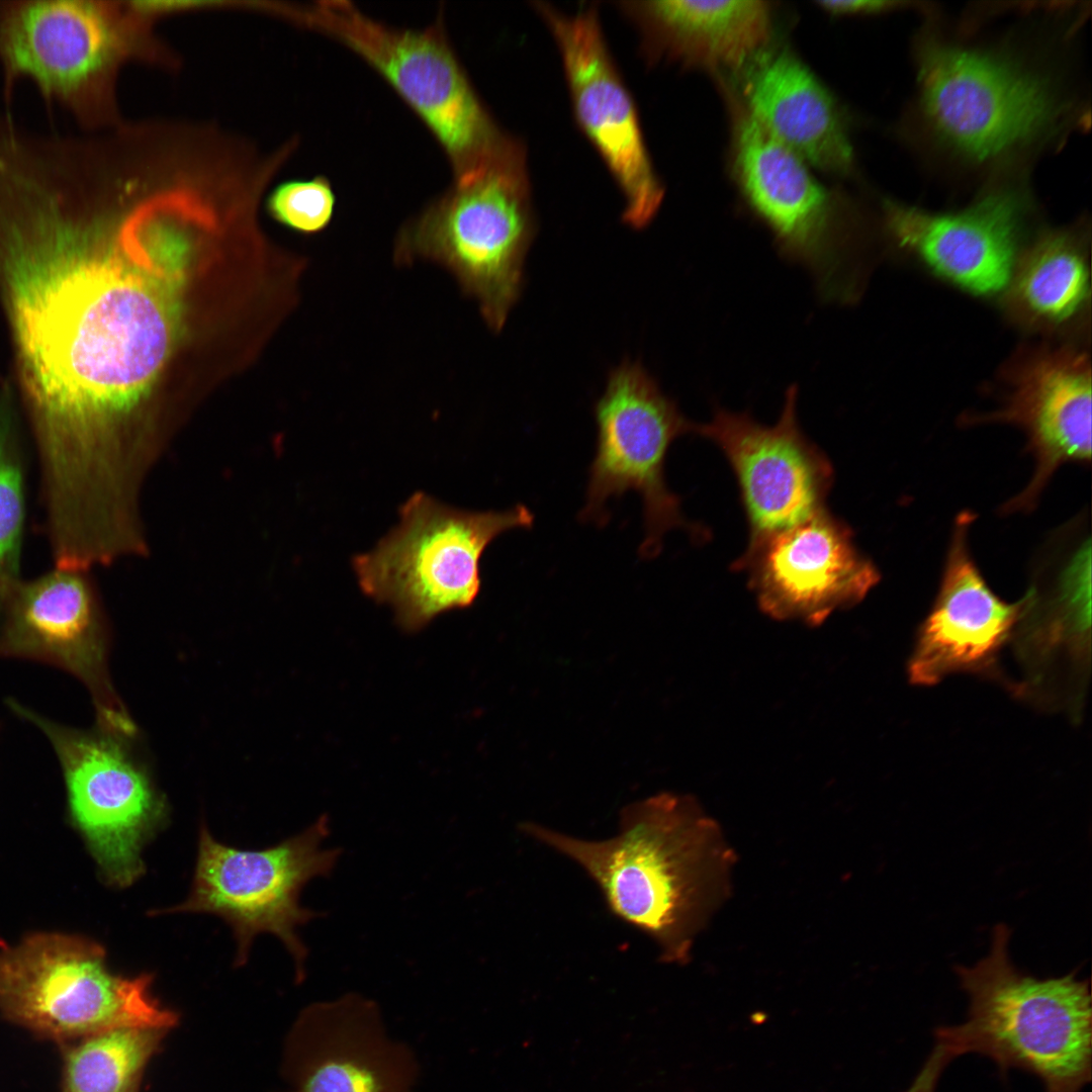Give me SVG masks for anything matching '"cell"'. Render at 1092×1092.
Wrapping results in <instances>:
<instances>
[{
    "instance_id": "cell-1",
    "label": "cell",
    "mask_w": 1092,
    "mask_h": 1092,
    "mask_svg": "<svg viewBox=\"0 0 1092 1092\" xmlns=\"http://www.w3.org/2000/svg\"><path fill=\"white\" fill-rule=\"evenodd\" d=\"M0 251L40 476L117 472L138 454L123 424L173 342L164 271L118 214L43 188L0 208Z\"/></svg>"
},
{
    "instance_id": "cell-11",
    "label": "cell",
    "mask_w": 1092,
    "mask_h": 1092,
    "mask_svg": "<svg viewBox=\"0 0 1092 1092\" xmlns=\"http://www.w3.org/2000/svg\"><path fill=\"white\" fill-rule=\"evenodd\" d=\"M595 419L597 449L579 518L605 524L608 502L633 490L643 502L642 558L656 557L664 535L673 529L705 540V530L686 520L680 499L669 490L664 475L670 445L681 435L695 434L697 424L680 414L640 363L630 361L610 373L595 405Z\"/></svg>"
},
{
    "instance_id": "cell-18",
    "label": "cell",
    "mask_w": 1092,
    "mask_h": 1092,
    "mask_svg": "<svg viewBox=\"0 0 1092 1092\" xmlns=\"http://www.w3.org/2000/svg\"><path fill=\"white\" fill-rule=\"evenodd\" d=\"M732 567L747 571L765 615L814 627L859 604L881 580L850 528L827 509L747 546Z\"/></svg>"
},
{
    "instance_id": "cell-28",
    "label": "cell",
    "mask_w": 1092,
    "mask_h": 1092,
    "mask_svg": "<svg viewBox=\"0 0 1092 1092\" xmlns=\"http://www.w3.org/2000/svg\"><path fill=\"white\" fill-rule=\"evenodd\" d=\"M336 197L328 179L288 180L267 198L270 215L295 232L311 235L326 229L333 217Z\"/></svg>"
},
{
    "instance_id": "cell-30",
    "label": "cell",
    "mask_w": 1092,
    "mask_h": 1092,
    "mask_svg": "<svg viewBox=\"0 0 1092 1092\" xmlns=\"http://www.w3.org/2000/svg\"><path fill=\"white\" fill-rule=\"evenodd\" d=\"M819 6L831 14H871L898 9L905 2L877 0L819 1Z\"/></svg>"
},
{
    "instance_id": "cell-7",
    "label": "cell",
    "mask_w": 1092,
    "mask_h": 1092,
    "mask_svg": "<svg viewBox=\"0 0 1092 1092\" xmlns=\"http://www.w3.org/2000/svg\"><path fill=\"white\" fill-rule=\"evenodd\" d=\"M400 523L370 552L352 560L361 590L394 610L405 631L424 628L436 616L470 607L481 579L479 561L500 534L531 528L523 506L471 512L417 491L399 508Z\"/></svg>"
},
{
    "instance_id": "cell-27",
    "label": "cell",
    "mask_w": 1092,
    "mask_h": 1092,
    "mask_svg": "<svg viewBox=\"0 0 1092 1092\" xmlns=\"http://www.w3.org/2000/svg\"><path fill=\"white\" fill-rule=\"evenodd\" d=\"M22 447L8 395L0 398V609L20 580L25 520Z\"/></svg>"
},
{
    "instance_id": "cell-14",
    "label": "cell",
    "mask_w": 1092,
    "mask_h": 1092,
    "mask_svg": "<svg viewBox=\"0 0 1092 1092\" xmlns=\"http://www.w3.org/2000/svg\"><path fill=\"white\" fill-rule=\"evenodd\" d=\"M557 44L575 118L615 179L625 201L623 220L647 226L663 196L633 98L607 47L598 10L561 12L538 3Z\"/></svg>"
},
{
    "instance_id": "cell-21",
    "label": "cell",
    "mask_w": 1092,
    "mask_h": 1092,
    "mask_svg": "<svg viewBox=\"0 0 1092 1092\" xmlns=\"http://www.w3.org/2000/svg\"><path fill=\"white\" fill-rule=\"evenodd\" d=\"M974 518L963 512L954 521L939 588L908 661L915 686H933L959 672L994 673L1020 618L1022 598L1011 604L998 597L972 556Z\"/></svg>"
},
{
    "instance_id": "cell-8",
    "label": "cell",
    "mask_w": 1092,
    "mask_h": 1092,
    "mask_svg": "<svg viewBox=\"0 0 1092 1092\" xmlns=\"http://www.w3.org/2000/svg\"><path fill=\"white\" fill-rule=\"evenodd\" d=\"M281 14L346 46L374 69L427 125L454 176L479 163L505 139L478 98L441 23L399 29L347 1L285 6Z\"/></svg>"
},
{
    "instance_id": "cell-16",
    "label": "cell",
    "mask_w": 1092,
    "mask_h": 1092,
    "mask_svg": "<svg viewBox=\"0 0 1092 1092\" xmlns=\"http://www.w3.org/2000/svg\"><path fill=\"white\" fill-rule=\"evenodd\" d=\"M797 396L792 385L772 426L722 408L696 426L695 434L717 445L735 474L749 527L747 546L826 509L833 467L801 430Z\"/></svg>"
},
{
    "instance_id": "cell-17",
    "label": "cell",
    "mask_w": 1092,
    "mask_h": 1092,
    "mask_svg": "<svg viewBox=\"0 0 1092 1092\" xmlns=\"http://www.w3.org/2000/svg\"><path fill=\"white\" fill-rule=\"evenodd\" d=\"M1000 405L969 423H1003L1021 429L1034 459L1027 485L1003 507L1013 514L1033 510L1056 470L1091 462V361L1075 345L1020 348L1002 370Z\"/></svg>"
},
{
    "instance_id": "cell-19",
    "label": "cell",
    "mask_w": 1092,
    "mask_h": 1092,
    "mask_svg": "<svg viewBox=\"0 0 1092 1092\" xmlns=\"http://www.w3.org/2000/svg\"><path fill=\"white\" fill-rule=\"evenodd\" d=\"M287 1092H413L418 1062L391 1038L379 1006L358 993L304 1007L284 1043Z\"/></svg>"
},
{
    "instance_id": "cell-22",
    "label": "cell",
    "mask_w": 1092,
    "mask_h": 1092,
    "mask_svg": "<svg viewBox=\"0 0 1092 1092\" xmlns=\"http://www.w3.org/2000/svg\"><path fill=\"white\" fill-rule=\"evenodd\" d=\"M1052 580L1034 581L1011 640L1023 669L1015 689L1077 715L1090 671V542L1082 540Z\"/></svg>"
},
{
    "instance_id": "cell-20",
    "label": "cell",
    "mask_w": 1092,
    "mask_h": 1092,
    "mask_svg": "<svg viewBox=\"0 0 1092 1092\" xmlns=\"http://www.w3.org/2000/svg\"><path fill=\"white\" fill-rule=\"evenodd\" d=\"M1025 195L994 189L954 213H933L886 201L885 223L895 243L931 271L979 295L1006 290L1022 249Z\"/></svg>"
},
{
    "instance_id": "cell-24",
    "label": "cell",
    "mask_w": 1092,
    "mask_h": 1092,
    "mask_svg": "<svg viewBox=\"0 0 1092 1092\" xmlns=\"http://www.w3.org/2000/svg\"><path fill=\"white\" fill-rule=\"evenodd\" d=\"M625 10L654 50L710 69L738 70L766 47L771 31L765 1H642Z\"/></svg>"
},
{
    "instance_id": "cell-13",
    "label": "cell",
    "mask_w": 1092,
    "mask_h": 1092,
    "mask_svg": "<svg viewBox=\"0 0 1092 1092\" xmlns=\"http://www.w3.org/2000/svg\"><path fill=\"white\" fill-rule=\"evenodd\" d=\"M733 165L751 209L784 254L806 266L819 290L833 300L856 294L851 275L853 235L842 205L805 162L735 106Z\"/></svg>"
},
{
    "instance_id": "cell-6",
    "label": "cell",
    "mask_w": 1092,
    "mask_h": 1092,
    "mask_svg": "<svg viewBox=\"0 0 1092 1092\" xmlns=\"http://www.w3.org/2000/svg\"><path fill=\"white\" fill-rule=\"evenodd\" d=\"M154 981L113 973L91 939L35 934L0 949V1013L59 1045L123 1026L170 1030L179 1014L153 995Z\"/></svg>"
},
{
    "instance_id": "cell-5",
    "label": "cell",
    "mask_w": 1092,
    "mask_h": 1092,
    "mask_svg": "<svg viewBox=\"0 0 1092 1092\" xmlns=\"http://www.w3.org/2000/svg\"><path fill=\"white\" fill-rule=\"evenodd\" d=\"M144 10L95 0L0 1V68L4 92L31 81L86 130L115 125L113 84L138 50Z\"/></svg>"
},
{
    "instance_id": "cell-23",
    "label": "cell",
    "mask_w": 1092,
    "mask_h": 1092,
    "mask_svg": "<svg viewBox=\"0 0 1092 1092\" xmlns=\"http://www.w3.org/2000/svg\"><path fill=\"white\" fill-rule=\"evenodd\" d=\"M736 71L744 109L766 132L823 171L851 170L853 152L839 109L796 56L764 47Z\"/></svg>"
},
{
    "instance_id": "cell-26",
    "label": "cell",
    "mask_w": 1092,
    "mask_h": 1092,
    "mask_svg": "<svg viewBox=\"0 0 1092 1092\" xmlns=\"http://www.w3.org/2000/svg\"><path fill=\"white\" fill-rule=\"evenodd\" d=\"M168 1029L123 1026L61 1046V1092H140L146 1068Z\"/></svg>"
},
{
    "instance_id": "cell-12",
    "label": "cell",
    "mask_w": 1092,
    "mask_h": 1092,
    "mask_svg": "<svg viewBox=\"0 0 1092 1092\" xmlns=\"http://www.w3.org/2000/svg\"><path fill=\"white\" fill-rule=\"evenodd\" d=\"M8 704L51 742L71 817L104 881L121 889L132 886L146 873L143 851L168 823L169 806L129 750L130 739L100 728H70L15 701Z\"/></svg>"
},
{
    "instance_id": "cell-15",
    "label": "cell",
    "mask_w": 1092,
    "mask_h": 1092,
    "mask_svg": "<svg viewBox=\"0 0 1092 1092\" xmlns=\"http://www.w3.org/2000/svg\"><path fill=\"white\" fill-rule=\"evenodd\" d=\"M83 572L56 567L17 584L0 609V657L70 672L89 691L98 728L130 739L136 727L109 676V630Z\"/></svg>"
},
{
    "instance_id": "cell-2",
    "label": "cell",
    "mask_w": 1092,
    "mask_h": 1092,
    "mask_svg": "<svg viewBox=\"0 0 1092 1092\" xmlns=\"http://www.w3.org/2000/svg\"><path fill=\"white\" fill-rule=\"evenodd\" d=\"M521 830L578 864L609 910L654 940L663 963L689 962L696 936L731 891L736 854L691 795L664 792L627 805L618 834L605 840L529 822Z\"/></svg>"
},
{
    "instance_id": "cell-29",
    "label": "cell",
    "mask_w": 1092,
    "mask_h": 1092,
    "mask_svg": "<svg viewBox=\"0 0 1092 1092\" xmlns=\"http://www.w3.org/2000/svg\"><path fill=\"white\" fill-rule=\"evenodd\" d=\"M958 1056L952 1043L942 1033L935 1031L931 1053L905 1092H934L945 1066Z\"/></svg>"
},
{
    "instance_id": "cell-9",
    "label": "cell",
    "mask_w": 1092,
    "mask_h": 1092,
    "mask_svg": "<svg viewBox=\"0 0 1092 1092\" xmlns=\"http://www.w3.org/2000/svg\"><path fill=\"white\" fill-rule=\"evenodd\" d=\"M330 834L329 818L276 845L247 850L217 841L201 823L198 852L190 892L172 907L149 915L205 913L228 923L237 943L235 966H244L258 934L271 933L283 943L295 968V980L305 977L308 950L298 927L322 916L300 904L303 888L313 879L328 877L342 850L323 847Z\"/></svg>"
},
{
    "instance_id": "cell-25",
    "label": "cell",
    "mask_w": 1092,
    "mask_h": 1092,
    "mask_svg": "<svg viewBox=\"0 0 1092 1092\" xmlns=\"http://www.w3.org/2000/svg\"><path fill=\"white\" fill-rule=\"evenodd\" d=\"M1080 229L1044 231L1021 250L1006 307L1022 327L1049 335L1083 331L1090 315V265Z\"/></svg>"
},
{
    "instance_id": "cell-3",
    "label": "cell",
    "mask_w": 1092,
    "mask_h": 1092,
    "mask_svg": "<svg viewBox=\"0 0 1092 1092\" xmlns=\"http://www.w3.org/2000/svg\"><path fill=\"white\" fill-rule=\"evenodd\" d=\"M535 219L524 146L506 136L398 234L399 264L443 266L499 332L523 286Z\"/></svg>"
},
{
    "instance_id": "cell-4",
    "label": "cell",
    "mask_w": 1092,
    "mask_h": 1092,
    "mask_svg": "<svg viewBox=\"0 0 1092 1092\" xmlns=\"http://www.w3.org/2000/svg\"><path fill=\"white\" fill-rule=\"evenodd\" d=\"M1010 929L998 924L989 956L956 967L969 997L967 1020L942 1026L960 1055L992 1060L1001 1075L1019 1069L1044 1092H1081L1091 1081L1092 1009L1089 981L1075 972L1037 979L1019 972L1008 954Z\"/></svg>"
},
{
    "instance_id": "cell-10",
    "label": "cell",
    "mask_w": 1092,
    "mask_h": 1092,
    "mask_svg": "<svg viewBox=\"0 0 1092 1092\" xmlns=\"http://www.w3.org/2000/svg\"><path fill=\"white\" fill-rule=\"evenodd\" d=\"M920 108L933 133L983 163L1044 138L1063 103L1042 75L1010 58L925 38L917 53Z\"/></svg>"
}]
</instances>
